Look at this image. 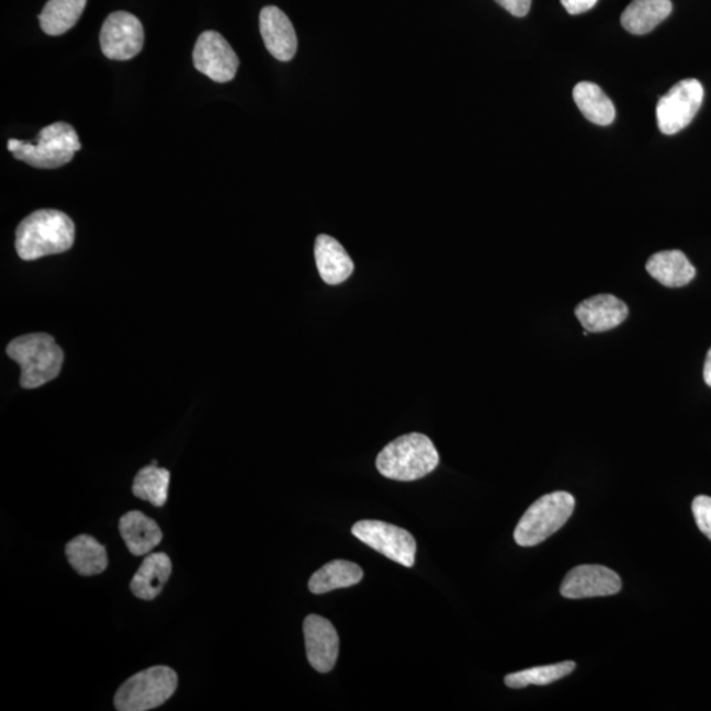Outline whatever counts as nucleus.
Instances as JSON below:
<instances>
[{"label": "nucleus", "mask_w": 711, "mask_h": 711, "mask_svg": "<svg viewBox=\"0 0 711 711\" xmlns=\"http://www.w3.org/2000/svg\"><path fill=\"white\" fill-rule=\"evenodd\" d=\"M75 223L68 215L58 210H38L19 224L16 252L25 261L64 253L75 244Z\"/></svg>", "instance_id": "f257e3e1"}, {"label": "nucleus", "mask_w": 711, "mask_h": 711, "mask_svg": "<svg viewBox=\"0 0 711 711\" xmlns=\"http://www.w3.org/2000/svg\"><path fill=\"white\" fill-rule=\"evenodd\" d=\"M439 452L424 433H408L388 443L375 465L382 476L397 481H415L427 476L439 465Z\"/></svg>", "instance_id": "f03ea898"}, {"label": "nucleus", "mask_w": 711, "mask_h": 711, "mask_svg": "<svg viewBox=\"0 0 711 711\" xmlns=\"http://www.w3.org/2000/svg\"><path fill=\"white\" fill-rule=\"evenodd\" d=\"M7 354L22 368L20 385L36 388L55 380L64 364V352L48 334H29L13 339Z\"/></svg>", "instance_id": "7ed1b4c3"}, {"label": "nucleus", "mask_w": 711, "mask_h": 711, "mask_svg": "<svg viewBox=\"0 0 711 711\" xmlns=\"http://www.w3.org/2000/svg\"><path fill=\"white\" fill-rule=\"evenodd\" d=\"M7 148L13 157L33 168L57 169L72 160L81 143L70 124L57 122L38 132L36 144L11 138Z\"/></svg>", "instance_id": "20e7f679"}, {"label": "nucleus", "mask_w": 711, "mask_h": 711, "mask_svg": "<svg viewBox=\"0 0 711 711\" xmlns=\"http://www.w3.org/2000/svg\"><path fill=\"white\" fill-rule=\"evenodd\" d=\"M576 500L572 494L555 492L545 494L520 518L514 539L520 546L538 545L568 522Z\"/></svg>", "instance_id": "39448f33"}, {"label": "nucleus", "mask_w": 711, "mask_h": 711, "mask_svg": "<svg viewBox=\"0 0 711 711\" xmlns=\"http://www.w3.org/2000/svg\"><path fill=\"white\" fill-rule=\"evenodd\" d=\"M178 677L173 669L157 665L128 678L115 695L119 711H147L161 707L174 695Z\"/></svg>", "instance_id": "423d86ee"}, {"label": "nucleus", "mask_w": 711, "mask_h": 711, "mask_svg": "<svg viewBox=\"0 0 711 711\" xmlns=\"http://www.w3.org/2000/svg\"><path fill=\"white\" fill-rule=\"evenodd\" d=\"M703 97V86L695 78L676 83L657 103L658 129L664 135H676L687 128L700 111Z\"/></svg>", "instance_id": "0eeeda50"}, {"label": "nucleus", "mask_w": 711, "mask_h": 711, "mask_svg": "<svg viewBox=\"0 0 711 711\" xmlns=\"http://www.w3.org/2000/svg\"><path fill=\"white\" fill-rule=\"evenodd\" d=\"M352 533L362 543L395 563L407 568H411L415 563L417 542L410 532L400 527L380 522V520H360L352 527Z\"/></svg>", "instance_id": "6e6552de"}, {"label": "nucleus", "mask_w": 711, "mask_h": 711, "mask_svg": "<svg viewBox=\"0 0 711 711\" xmlns=\"http://www.w3.org/2000/svg\"><path fill=\"white\" fill-rule=\"evenodd\" d=\"M99 42L105 57L116 61H127L143 49V24L129 12L111 13L103 23Z\"/></svg>", "instance_id": "1a4fd4ad"}, {"label": "nucleus", "mask_w": 711, "mask_h": 711, "mask_svg": "<svg viewBox=\"0 0 711 711\" xmlns=\"http://www.w3.org/2000/svg\"><path fill=\"white\" fill-rule=\"evenodd\" d=\"M195 69L217 83L233 81L239 69V57L227 40L215 31L203 32L193 52Z\"/></svg>", "instance_id": "9d476101"}, {"label": "nucleus", "mask_w": 711, "mask_h": 711, "mask_svg": "<svg viewBox=\"0 0 711 711\" xmlns=\"http://www.w3.org/2000/svg\"><path fill=\"white\" fill-rule=\"evenodd\" d=\"M621 577L602 565H579L565 576L560 588L562 596L569 599L606 597L621 591Z\"/></svg>", "instance_id": "9b49d317"}, {"label": "nucleus", "mask_w": 711, "mask_h": 711, "mask_svg": "<svg viewBox=\"0 0 711 711\" xmlns=\"http://www.w3.org/2000/svg\"><path fill=\"white\" fill-rule=\"evenodd\" d=\"M303 632L309 665L320 674H328L339 655V635L334 624L326 618L313 614L305 619Z\"/></svg>", "instance_id": "f8f14e48"}, {"label": "nucleus", "mask_w": 711, "mask_h": 711, "mask_svg": "<svg viewBox=\"0 0 711 711\" xmlns=\"http://www.w3.org/2000/svg\"><path fill=\"white\" fill-rule=\"evenodd\" d=\"M575 313L585 331L596 334L622 325L628 319L629 307L616 295L599 294L579 303Z\"/></svg>", "instance_id": "ddd939ff"}, {"label": "nucleus", "mask_w": 711, "mask_h": 711, "mask_svg": "<svg viewBox=\"0 0 711 711\" xmlns=\"http://www.w3.org/2000/svg\"><path fill=\"white\" fill-rule=\"evenodd\" d=\"M260 31L267 49L274 58L287 63L298 48L292 22L279 7L268 5L260 13Z\"/></svg>", "instance_id": "4468645a"}, {"label": "nucleus", "mask_w": 711, "mask_h": 711, "mask_svg": "<svg viewBox=\"0 0 711 711\" xmlns=\"http://www.w3.org/2000/svg\"><path fill=\"white\" fill-rule=\"evenodd\" d=\"M315 261L320 279L328 285H339L353 273V261L345 247L328 235H319L315 241Z\"/></svg>", "instance_id": "2eb2a0df"}, {"label": "nucleus", "mask_w": 711, "mask_h": 711, "mask_svg": "<svg viewBox=\"0 0 711 711\" xmlns=\"http://www.w3.org/2000/svg\"><path fill=\"white\" fill-rule=\"evenodd\" d=\"M119 531L132 555L144 556L162 540V531L154 519L142 511H129L119 520Z\"/></svg>", "instance_id": "dca6fc26"}, {"label": "nucleus", "mask_w": 711, "mask_h": 711, "mask_svg": "<svg viewBox=\"0 0 711 711\" xmlns=\"http://www.w3.org/2000/svg\"><path fill=\"white\" fill-rule=\"evenodd\" d=\"M648 274L667 287H682L696 276V268L681 250H663L650 257Z\"/></svg>", "instance_id": "f3484780"}, {"label": "nucleus", "mask_w": 711, "mask_h": 711, "mask_svg": "<svg viewBox=\"0 0 711 711\" xmlns=\"http://www.w3.org/2000/svg\"><path fill=\"white\" fill-rule=\"evenodd\" d=\"M171 569V560L163 552L150 553L143 560L140 568L132 578L131 590L137 598L144 601H151L160 595L165 584H167Z\"/></svg>", "instance_id": "a211bd4d"}, {"label": "nucleus", "mask_w": 711, "mask_h": 711, "mask_svg": "<svg viewBox=\"0 0 711 711\" xmlns=\"http://www.w3.org/2000/svg\"><path fill=\"white\" fill-rule=\"evenodd\" d=\"M674 10L670 0H632L621 16L623 29L632 35L654 31Z\"/></svg>", "instance_id": "6ab92c4d"}, {"label": "nucleus", "mask_w": 711, "mask_h": 711, "mask_svg": "<svg viewBox=\"0 0 711 711\" xmlns=\"http://www.w3.org/2000/svg\"><path fill=\"white\" fill-rule=\"evenodd\" d=\"M65 552L78 575L95 576L108 568V551L95 538L79 535L66 544Z\"/></svg>", "instance_id": "aec40b11"}, {"label": "nucleus", "mask_w": 711, "mask_h": 711, "mask_svg": "<svg viewBox=\"0 0 711 711\" xmlns=\"http://www.w3.org/2000/svg\"><path fill=\"white\" fill-rule=\"evenodd\" d=\"M362 577H364V572L358 564L347 562V560H334L314 573L309 578L308 589L314 595H323V592L349 588V586L359 584Z\"/></svg>", "instance_id": "412c9836"}, {"label": "nucleus", "mask_w": 711, "mask_h": 711, "mask_svg": "<svg viewBox=\"0 0 711 711\" xmlns=\"http://www.w3.org/2000/svg\"><path fill=\"white\" fill-rule=\"evenodd\" d=\"M573 99L583 115L589 122L598 125H609L614 122L616 108L610 98L598 84L579 82L573 89Z\"/></svg>", "instance_id": "4be33fe9"}, {"label": "nucleus", "mask_w": 711, "mask_h": 711, "mask_svg": "<svg viewBox=\"0 0 711 711\" xmlns=\"http://www.w3.org/2000/svg\"><path fill=\"white\" fill-rule=\"evenodd\" d=\"M88 0H49L40 13V26L49 36L70 31L81 18Z\"/></svg>", "instance_id": "5701e85b"}, {"label": "nucleus", "mask_w": 711, "mask_h": 711, "mask_svg": "<svg viewBox=\"0 0 711 711\" xmlns=\"http://www.w3.org/2000/svg\"><path fill=\"white\" fill-rule=\"evenodd\" d=\"M169 483L170 472L165 467H158L157 461H154L136 474L132 492L137 498L147 500L156 507H162L168 500Z\"/></svg>", "instance_id": "b1692460"}, {"label": "nucleus", "mask_w": 711, "mask_h": 711, "mask_svg": "<svg viewBox=\"0 0 711 711\" xmlns=\"http://www.w3.org/2000/svg\"><path fill=\"white\" fill-rule=\"evenodd\" d=\"M576 664L564 662L544 667H535L517 672L505 677V684L512 689L529 687V685H549L566 677L575 670Z\"/></svg>", "instance_id": "393cba45"}, {"label": "nucleus", "mask_w": 711, "mask_h": 711, "mask_svg": "<svg viewBox=\"0 0 711 711\" xmlns=\"http://www.w3.org/2000/svg\"><path fill=\"white\" fill-rule=\"evenodd\" d=\"M698 529L711 540V498L698 496L691 505Z\"/></svg>", "instance_id": "a878e982"}, {"label": "nucleus", "mask_w": 711, "mask_h": 711, "mask_svg": "<svg viewBox=\"0 0 711 711\" xmlns=\"http://www.w3.org/2000/svg\"><path fill=\"white\" fill-rule=\"evenodd\" d=\"M512 16L523 18L531 9V0H496Z\"/></svg>", "instance_id": "bb28decb"}, {"label": "nucleus", "mask_w": 711, "mask_h": 711, "mask_svg": "<svg viewBox=\"0 0 711 711\" xmlns=\"http://www.w3.org/2000/svg\"><path fill=\"white\" fill-rule=\"evenodd\" d=\"M560 2L571 15H582V13L591 10L598 0H560Z\"/></svg>", "instance_id": "cd10ccee"}, {"label": "nucleus", "mask_w": 711, "mask_h": 711, "mask_svg": "<svg viewBox=\"0 0 711 711\" xmlns=\"http://www.w3.org/2000/svg\"><path fill=\"white\" fill-rule=\"evenodd\" d=\"M703 380L711 387V348L707 356L703 366Z\"/></svg>", "instance_id": "c85d7f7f"}]
</instances>
